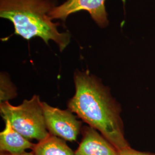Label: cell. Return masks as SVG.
Returning <instances> with one entry per match:
<instances>
[{
  "mask_svg": "<svg viewBox=\"0 0 155 155\" xmlns=\"http://www.w3.org/2000/svg\"><path fill=\"white\" fill-rule=\"evenodd\" d=\"M0 112L5 121L24 137L39 141L49 135L47 130L41 102L38 95L29 100H24L18 106L11 105L8 101L1 103Z\"/></svg>",
  "mask_w": 155,
  "mask_h": 155,
  "instance_id": "cell-3",
  "label": "cell"
},
{
  "mask_svg": "<svg viewBox=\"0 0 155 155\" xmlns=\"http://www.w3.org/2000/svg\"><path fill=\"white\" fill-rule=\"evenodd\" d=\"M117 155H155V153L140 152L133 150L130 147L117 151Z\"/></svg>",
  "mask_w": 155,
  "mask_h": 155,
  "instance_id": "cell-10",
  "label": "cell"
},
{
  "mask_svg": "<svg viewBox=\"0 0 155 155\" xmlns=\"http://www.w3.org/2000/svg\"><path fill=\"white\" fill-rule=\"evenodd\" d=\"M75 93L69 110L101 134L117 150L130 147L124 136L121 109L108 88L89 71L74 74Z\"/></svg>",
  "mask_w": 155,
  "mask_h": 155,
  "instance_id": "cell-1",
  "label": "cell"
},
{
  "mask_svg": "<svg viewBox=\"0 0 155 155\" xmlns=\"http://www.w3.org/2000/svg\"><path fill=\"white\" fill-rule=\"evenodd\" d=\"M82 139L75 155H117V150L106 139L91 127H84Z\"/></svg>",
  "mask_w": 155,
  "mask_h": 155,
  "instance_id": "cell-6",
  "label": "cell"
},
{
  "mask_svg": "<svg viewBox=\"0 0 155 155\" xmlns=\"http://www.w3.org/2000/svg\"><path fill=\"white\" fill-rule=\"evenodd\" d=\"M106 0H66L58 5L50 13L54 20L65 21L68 17L79 11L87 12L91 18L101 28H105L109 24L106 10Z\"/></svg>",
  "mask_w": 155,
  "mask_h": 155,
  "instance_id": "cell-5",
  "label": "cell"
},
{
  "mask_svg": "<svg viewBox=\"0 0 155 155\" xmlns=\"http://www.w3.org/2000/svg\"><path fill=\"white\" fill-rule=\"evenodd\" d=\"M0 155H34L33 152L32 151L31 152H24L23 153H17V154H14V153H10L8 152H1Z\"/></svg>",
  "mask_w": 155,
  "mask_h": 155,
  "instance_id": "cell-11",
  "label": "cell"
},
{
  "mask_svg": "<svg viewBox=\"0 0 155 155\" xmlns=\"http://www.w3.org/2000/svg\"><path fill=\"white\" fill-rule=\"evenodd\" d=\"M32 152L34 155H75L63 140L51 134L35 144Z\"/></svg>",
  "mask_w": 155,
  "mask_h": 155,
  "instance_id": "cell-8",
  "label": "cell"
},
{
  "mask_svg": "<svg viewBox=\"0 0 155 155\" xmlns=\"http://www.w3.org/2000/svg\"><path fill=\"white\" fill-rule=\"evenodd\" d=\"M58 5L55 0H0V17L13 24L14 33L26 40L53 41L62 52L71 41L69 32H61L50 13Z\"/></svg>",
  "mask_w": 155,
  "mask_h": 155,
  "instance_id": "cell-2",
  "label": "cell"
},
{
  "mask_svg": "<svg viewBox=\"0 0 155 155\" xmlns=\"http://www.w3.org/2000/svg\"><path fill=\"white\" fill-rule=\"evenodd\" d=\"M35 145L15 130L10 122L5 121V127L0 133L1 152L21 153L28 149L33 150Z\"/></svg>",
  "mask_w": 155,
  "mask_h": 155,
  "instance_id": "cell-7",
  "label": "cell"
},
{
  "mask_svg": "<svg viewBox=\"0 0 155 155\" xmlns=\"http://www.w3.org/2000/svg\"><path fill=\"white\" fill-rule=\"evenodd\" d=\"M45 122L50 134L69 141H76L82 122L72 114V111L63 110L41 102Z\"/></svg>",
  "mask_w": 155,
  "mask_h": 155,
  "instance_id": "cell-4",
  "label": "cell"
},
{
  "mask_svg": "<svg viewBox=\"0 0 155 155\" xmlns=\"http://www.w3.org/2000/svg\"><path fill=\"white\" fill-rule=\"evenodd\" d=\"M1 103L8 101L16 96V90L12 84L8 75L4 72L1 73Z\"/></svg>",
  "mask_w": 155,
  "mask_h": 155,
  "instance_id": "cell-9",
  "label": "cell"
}]
</instances>
